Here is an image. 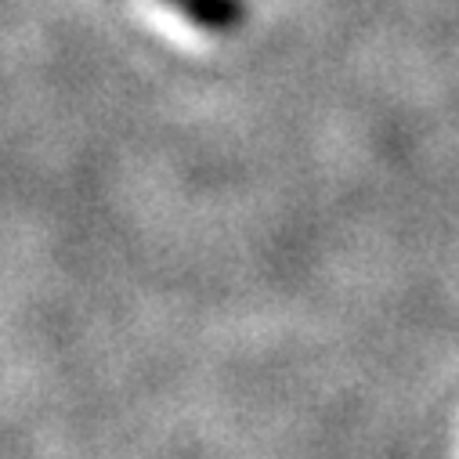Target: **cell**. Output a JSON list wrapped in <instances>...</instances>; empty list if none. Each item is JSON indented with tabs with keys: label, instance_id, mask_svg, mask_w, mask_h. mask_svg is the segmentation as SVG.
Returning a JSON list of instances; mask_svg holds the SVG:
<instances>
[{
	"label": "cell",
	"instance_id": "1",
	"mask_svg": "<svg viewBox=\"0 0 459 459\" xmlns=\"http://www.w3.org/2000/svg\"><path fill=\"white\" fill-rule=\"evenodd\" d=\"M185 19H192L203 33H236L247 19L243 0H167Z\"/></svg>",
	"mask_w": 459,
	"mask_h": 459
}]
</instances>
